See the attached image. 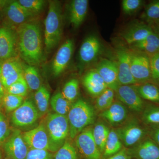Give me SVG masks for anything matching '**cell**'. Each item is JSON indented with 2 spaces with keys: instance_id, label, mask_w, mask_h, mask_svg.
<instances>
[{
  "instance_id": "obj_41",
  "label": "cell",
  "mask_w": 159,
  "mask_h": 159,
  "mask_svg": "<svg viewBox=\"0 0 159 159\" xmlns=\"http://www.w3.org/2000/svg\"><path fill=\"white\" fill-rule=\"evenodd\" d=\"M52 155L48 151L43 149H30L26 159H52Z\"/></svg>"
},
{
  "instance_id": "obj_17",
  "label": "cell",
  "mask_w": 159,
  "mask_h": 159,
  "mask_svg": "<svg viewBox=\"0 0 159 159\" xmlns=\"http://www.w3.org/2000/svg\"><path fill=\"white\" fill-rule=\"evenodd\" d=\"M118 99L134 111H143L144 103L134 86L120 85L116 92Z\"/></svg>"
},
{
  "instance_id": "obj_24",
  "label": "cell",
  "mask_w": 159,
  "mask_h": 159,
  "mask_svg": "<svg viewBox=\"0 0 159 159\" xmlns=\"http://www.w3.org/2000/svg\"><path fill=\"white\" fill-rule=\"evenodd\" d=\"M130 48L133 51L150 57L159 52V36L153 31L144 39L131 45Z\"/></svg>"
},
{
  "instance_id": "obj_16",
  "label": "cell",
  "mask_w": 159,
  "mask_h": 159,
  "mask_svg": "<svg viewBox=\"0 0 159 159\" xmlns=\"http://www.w3.org/2000/svg\"><path fill=\"white\" fill-rule=\"evenodd\" d=\"M95 69L103 80L107 88L116 92L120 86L117 62L104 58L100 60Z\"/></svg>"
},
{
  "instance_id": "obj_21",
  "label": "cell",
  "mask_w": 159,
  "mask_h": 159,
  "mask_svg": "<svg viewBox=\"0 0 159 159\" xmlns=\"http://www.w3.org/2000/svg\"><path fill=\"white\" fill-rule=\"evenodd\" d=\"M83 84L91 96L98 97L107 88L96 69L89 71L83 78Z\"/></svg>"
},
{
  "instance_id": "obj_38",
  "label": "cell",
  "mask_w": 159,
  "mask_h": 159,
  "mask_svg": "<svg viewBox=\"0 0 159 159\" xmlns=\"http://www.w3.org/2000/svg\"><path fill=\"white\" fill-rule=\"evenodd\" d=\"M18 2L32 14L35 15L43 9L45 2L42 0H19Z\"/></svg>"
},
{
  "instance_id": "obj_9",
  "label": "cell",
  "mask_w": 159,
  "mask_h": 159,
  "mask_svg": "<svg viewBox=\"0 0 159 159\" xmlns=\"http://www.w3.org/2000/svg\"><path fill=\"white\" fill-rule=\"evenodd\" d=\"M130 71L137 83L145 84L151 81L150 58L144 53L132 51Z\"/></svg>"
},
{
  "instance_id": "obj_40",
  "label": "cell",
  "mask_w": 159,
  "mask_h": 159,
  "mask_svg": "<svg viewBox=\"0 0 159 159\" xmlns=\"http://www.w3.org/2000/svg\"><path fill=\"white\" fill-rule=\"evenodd\" d=\"M143 2L142 0H123L122 1V11L125 14H133L142 6Z\"/></svg>"
},
{
  "instance_id": "obj_1",
  "label": "cell",
  "mask_w": 159,
  "mask_h": 159,
  "mask_svg": "<svg viewBox=\"0 0 159 159\" xmlns=\"http://www.w3.org/2000/svg\"><path fill=\"white\" fill-rule=\"evenodd\" d=\"M19 56L29 65L40 64L43 60L41 33L39 25L29 21L16 29Z\"/></svg>"
},
{
  "instance_id": "obj_3",
  "label": "cell",
  "mask_w": 159,
  "mask_h": 159,
  "mask_svg": "<svg viewBox=\"0 0 159 159\" xmlns=\"http://www.w3.org/2000/svg\"><path fill=\"white\" fill-rule=\"evenodd\" d=\"M67 118L70 126L69 135L74 139L88 126L94 123L96 113L89 103L80 99L72 104Z\"/></svg>"
},
{
  "instance_id": "obj_37",
  "label": "cell",
  "mask_w": 159,
  "mask_h": 159,
  "mask_svg": "<svg viewBox=\"0 0 159 159\" xmlns=\"http://www.w3.org/2000/svg\"><path fill=\"white\" fill-rule=\"evenodd\" d=\"M142 17L149 24L159 20V0L152 1L147 5Z\"/></svg>"
},
{
  "instance_id": "obj_20",
  "label": "cell",
  "mask_w": 159,
  "mask_h": 159,
  "mask_svg": "<svg viewBox=\"0 0 159 159\" xmlns=\"http://www.w3.org/2000/svg\"><path fill=\"white\" fill-rule=\"evenodd\" d=\"M153 31L149 25L138 22L127 27L121 35L125 43L130 46L144 39Z\"/></svg>"
},
{
  "instance_id": "obj_19",
  "label": "cell",
  "mask_w": 159,
  "mask_h": 159,
  "mask_svg": "<svg viewBox=\"0 0 159 159\" xmlns=\"http://www.w3.org/2000/svg\"><path fill=\"white\" fill-rule=\"evenodd\" d=\"M129 148L132 157L135 159H159V146L150 138L143 139Z\"/></svg>"
},
{
  "instance_id": "obj_29",
  "label": "cell",
  "mask_w": 159,
  "mask_h": 159,
  "mask_svg": "<svg viewBox=\"0 0 159 159\" xmlns=\"http://www.w3.org/2000/svg\"><path fill=\"white\" fill-rule=\"evenodd\" d=\"M51 107L55 113L66 116L68 115L72 107V102L64 97L61 93H57L52 97L51 100Z\"/></svg>"
},
{
  "instance_id": "obj_27",
  "label": "cell",
  "mask_w": 159,
  "mask_h": 159,
  "mask_svg": "<svg viewBox=\"0 0 159 159\" xmlns=\"http://www.w3.org/2000/svg\"><path fill=\"white\" fill-rule=\"evenodd\" d=\"M23 76L31 90L37 91L40 87V77L37 69L34 66L24 64Z\"/></svg>"
},
{
  "instance_id": "obj_10",
  "label": "cell",
  "mask_w": 159,
  "mask_h": 159,
  "mask_svg": "<svg viewBox=\"0 0 159 159\" xmlns=\"http://www.w3.org/2000/svg\"><path fill=\"white\" fill-rule=\"evenodd\" d=\"M24 64L19 56L3 61L0 80L6 90L23 76Z\"/></svg>"
},
{
  "instance_id": "obj_31",
  "label": "cell",
  "mask_w": 159,
  "mask_h": 159,
  "mask_svg": "<svg viewBox=\"0 0 159 159\" xmlns=\"http://www.w3.org/2000/svg\"><path fill=\"white\" fill-rule=\"evenodd\" d=\"M115 92L113 90L107 88L97 97L96 106L98 110L103 111L108 108L113 103Z\"/></svg>"
},
{
  "instance_id": "obj_13",
  "label": "cell",
  "mask_w": 159,
  "mask_h": 159,
  "mask_svg": "<svg viewBox=\"0 0 159 159\" xmlns=\"http://www.w3.org/2000/svg\"><path fill=\"white\" fill-rule=\"evenodd\" d=\"M37 109L31 101L25 100L19 107L12 113V123L17 127H24L34 124L38 119Z\"/></svg>"
},
{
  "instance_id": "obj_7",
  "label": "cell",
  "mask_w": 159,
  "mask_h": 159,
  "mask_svg": "<svg viewBox=\"0 0 159 159\" xmlns=\"http://www.w3.org/2000/svg\"><path fill=\"white\" fill-rule=\"evenodd\" d=\"M132 51L123 46L116 50L118 68V78L120 85H132L137 84L130 71Z\"/></svg>"
},
{
  "instance_id": "obj_48",
  "label": "cell",
  "mask_w": 159,
  "mask_h": 159,
  "mask_svg": "<svg viewBox=\"0 0 159 159\" xmlns=\"http://www.w3.org/2000/svg\"><path fill=\"white\" fill-rule=\"evenodd\" d=\"M0 159H2V153H1V151H0Z\"/></svg>"
},
{
  "instance_id": "obj_36",
  "label": "cell",
  "mask_w": 159,
  "mask_h": 159,
  "mask_svg": "<svg viewBox=\"0 0 159 159\" xmlns=\"http://www.w3.org/2000/svg\"><path fill=\"white\" fill-rule=\"evenodd\" d=\"M29 89L24 76H22L8 88L6 91L8 93L24 97L27 96Z\"/></svg>"
},
{
  "instance_id": "obj_11",
  "label": "cell",
  "mask_w": 159,
  "mask_h": 159,
  "mask_svg": "<svg viewBox=\"0 0 159 159\" xmlns=\"http://www.w3.org/2000/svg\"><path fill=\"white\" fill-rule=\"evenodd\" d=\"M19 56L16 30L3 27L0 28V61Z\"/></svg>"
},
{
  "instance_id": "obj_42",
  "label": "cell",
  "mask_w": 159,
  "mask_h": 159,
  "mask_svg": "<svg viewBox=\"0 0 159 159\" xmlns=\"http://www.w3.org/2000/svg\"><path fill=\"white\" fill-rule=\"evenodd\" d=\"M9 134L10 130L7 119L0 113V146L8 139Z\"/></svg>"
},
{
  "instance_id": "obj_25",
  "label": "cell",
  "mask_w": 159,
  "mask_h": 159,
  "mask_svg": "<svg viewBox=\"0 0 159 159\" xmlns=\"http://www.w3.org/2000/svg\"><path fill=\"white\" fill-rule=\"evenodd\" d=\"M123 144L120 141L116 132L114 129L110 130L107 140L106 142L102 156L105 158L113 155L119 152L123 147Z\"/></svg>"
},
{
  "instance_id": "obj_49",
  "label": "cell",
  "mask_w": 159,
  "mask_h": 159,
  "mask_svg": "<svg viewBox=\"0 0 159 159\" xmlns=\"http://www.w3.org/2000/svg\"><path fill=\"white\" fill-rule=\"evenodd\" d=\"M4 159H11V158H10L8 157H6V158H5Z\"/></svg>"
},
{
  "instance_id": "obj_18",
  "label": "cell",
  "mask_w": 159,
  "mask_h": 159,
  "mask_svg": "<svg viewBox=\"0 0 159 159\" xmlns=\"http://www.w3.org/2000/svg\"><path fill=\"white\" fill-rule=\"evenodd\" d=\"M101 49L99 39L95 35L89 36L84 40L79 52V59L81 64L87 65L97 59Z\"/></svg>"
},
{
  "instance_id": "obj_8",
  "label": "cell",
  "mask_w": 159,
  "mask_h": 159,
  "mask_svg": "<svg viewBox=\"0 0 159 159\" xmlns=\"http://www.w3.org/2000/svg\"><path fill=\"white\" fill-rule=\"evenodd\" d=\"M115 130L125 148L137 145L144 139L146 134L145 129L135 120L128 121Z\"/></svg>"
},
{
  "instance_id": "obj_45",
  "label": "cell",
  "mask_w": 159,
  "mask_h": 159,
  "mask_svg": "<svg viewBox=\"0 0 159 159\" xmlns=\"http://www.w3.org/2000/svg\"><path fill=\"white\" fill-rule=\"evenodd\" d=\"M148 25L150 26L154 32L159 36V20L149 23Z\"/></svg>"
},
{
  "instance_id": "obj_28",
  "label": "cell",
  "mask_w": 159,
  "mask_h": 159,
  "mask_svg": "<svg viewBox=\"0 0 159 159\" xmlns=\"http://www.w3.org/2000/svg\"><path fill=\"white\" fill-rule=\"evenodd\" d=\"M110 129L102 122H98L93 129V136L101 153H103Z\"/></svg>"
},
{
  "instance_id": "obj_44",
  "label": "cell",
  "mask_w": 159,
  "mask_h": 159,
  "mask_svg": "<svg viewBox=\"0 0 159 159\" xmlns=\"http://www.w3.org/2000/svg\"><path fill=\"white\" fill-rule=\"evenodd\" d=\"M150 138L159 146V125L152 126L149 131Z\"/></svg>"
},
{
  "instance_id": "obj_35",
  "label": "cell",
  "mask_w": 159,
  "mask_h": 159,
  "mask_svg": "<svg viewBox=\"0 0 159 159\" xmlns=\"http://www.w3.org/2000/svg\"><path fill=\"white\" fill-rule=\"evenodd\" d=\"M54 159H78L77 150L71 143L66 141L55 153Z\"/></svg>"
},
{
  "instance_id": "obj_5",
  "label": "cell",
  "mask_w": 159,
  "mask_h": 159,
  "mask_svg": "<svg viewBox=\"0 0 159 159\" xmlns=\"http://www.w3.org/2000/svg\"><path fill=\"white\" fill-rule=\"evenodd\" d=\"M0 13L4 27L16 30L35 16L20 5L17 1H0Z\"/></svg>"
},
{
  "instance_id": "obj_26",
  "label": "cell",
  "mask_w": 159,
  "mask_h": 159,
  "mask_svg": "<svg viewBox=\"0 0 159 159\" xmlns=\"http://www.w3.org/2000/svg\"><path fill=\"white\" fill-rule=\"evenodd\" d=\"M134 87L142 99L159 103V88L157 86L148 82L134 86Z\"/></svg>"
},
{
  "instance_id": "obj_32",
  "label": "cell",
  "mask_w": 159,
  "mask_h": 159,
  "mask_svg": "<svg viewBox=\"0 0 159 159\" xmlns=\"http://www.w3.org/2000/svg\"><path fill=\"white\" fill-rule=\"evenodd\" d=\"M79 89V81L77 79L73 78L66 83L61 93L66 99L72 102L77 98Z\"/></svg>"
},
{
  "instance_id": "obj_14",
  "label": "cell",
  "mask_w": 159,
  "mask_h": 159,
  "mask_svg": "<svg viewBox=\"0 0 159 159\" xmlns=\"http://www.w3.org/2000/svg\"><path fill=\"white\" fill-rule=\"evenodd\" d=\"M22 134L23 139L30 149L50 150L48 134L43 124H40Z\"/></svg>"
},
{
  "instance_id": "obj_23",
  "label": "cell",
  "mask_w": 159,
  "mask_h": 159,
  "mask_svg": "<svg viewBox=\"0 0 159 159\" xmlns=\"http://www.w3.org/2000/svg\"><path fill=\"white\" fill-rule=\"evenodd\" d=\"M89 1L74 0L69 8V20L74 28H78L83 22L87 14Z\"/></svg>"
},
{
  "instance_id": "obj_46",
  "label": "cell",
  "mask_w": 159,
  "mask_h": 159,
  "mask_svg": "<svg viewBox=\"0 0 159 159\" xmlns=\"http://www.w3.org/2000/svg\"><path fill=\"white\" fill-rule=\"evenodd\" d=\"M6 93V90L4 88L1 80H0V109L1 108V106H2V103L3 97H4V95H5Z\"/></svg>"
},
{
  "instance_id": "obj_34",
  "label": "cell",
  "mask_w": 159,
  "mask_h": 159,
  "mask_svg": "<svg viewBox=\"0 0 159 159\" xmlns=\"http://www.w3.org/2000/svg\"><path fill=\"white\" fill-rule=\"evenodd\" d=\"M142 119L147 125H159V107L151 106L143 110Z\"/></svg>"
},
{
  "instance_id": "obj_12",
  "label": "cell",
  "mask_w": 159,
  "mask_h": 159,
  "mask_svg": "<svg viewBox=\"0 0 159 159\" xmlns=\"http://www.w3.org/2000/svg\"><path fill=\"white\" fill-rule=\"evenodd\" d=\"M3 148L7 157L11 159H26L29 147L20 130H14L4 142Z\"/></svg>"
},
{
  "instance_id": "obj_6",
  "label": "cell",
  "mask_w": 159,
  "mask_h": 159,
  "mask_svg": "<svg viewBox=\"0 0 159 159\" xmlns=\"http://www.w3.org/2000/svg\"><path fill=\"white\" fill-rule=\"evenodd\" d=\"M75 139L76 147L84 159H102V154L93 136V129L87 127L78 134Z\"/></svg>"
},
{
  "instance_id": "obj_47",
  "label": "cell",
  "mask_w": 159,
  "mask_h": 159,
  "mask_svg": "<svg viewBox=\"0 0 159 159\" xmlns=\"http://www.w3.org/2000/svg\"><path fill=\"white\" fill-rule=\"evenodd\" d=\"M2 61H0V76L2 73Z\"/></svg>"
},
{
  "instance_id": "obj_33",
  "label": "cell",
  "mask_w": 159,
  "mask_h": 159,
  "mask_svg": "<svg viewBox=\"0 0 159 159\" xmlns=\"http://www.w3.org/2000/svg\"><path fill=\"white\" fill-rule=\"evenodd\" d=\"M24 97L6 93L2 99L3 107L7 112L14 111L23 104Z\"/></svg>"
},
{
  "instance_id": "obj_39",
  "label": "cell",
  "mask_w": 159,
  "mask_h": 159,
  "mask_svg": "<svg viewBox=\"0 0 159 159\" xmlns=\"http://www.w3.org/2000/svg\"><path fill=\"white\" fill-rule=\"evenodd\" d=\"M151 69V81L159 86V52L149 57Z\"/></svg>"
},
{
  "instance_id": "obj_30",
  "label": "cell",
  "mask_w": 159,
  "mask_h": 159,
  "mask_svg": "<svg viewBox=\"0 0 159 159\" xmlns=\"http://www.w3.org/2000/svg\"><path fill=\"white\" fill-rule=\"evenodd\" d=\"M50 98V94L48 89L44 85L41 86L34 95V100L40 115H44L48 111Z\"/></svg>"
},
{
  "instance_id": "obj_22",
  "label": "cell",
  "mask_w": 159,
  "mask_h": 159,
  "mask_svg": "<svg viewBox=\"0 0 159 159\" xmlns=\"http://www.w3.org/2000/svg\"><path fill=\"white\" fill-rule=\"evenodd\" d=\"M100 116L111 125L114 126L121 125L127 118V109L122 102H114L108 108L102 111Z\"/></svg>"
},
{
  "instance_id": "obj_43",
  "label": "cell",
  "mask_w": 159,
  "mask_h": 159,
  "mask_svg": "<svg viewBox=\"0 0 159 159\" xmlns=\"http://www.w3.org/2000/svg\"><path fill=\"white\" fill-rule=\"evenodd\" d=\"M129 148L124 147L119 151V152L109 157L107 159H132Z\"/></svg>"
},
{
  "instance_id": "obj_15",
  "label": "cell",
  "mask_w": 159,
  "mask_h": 159,
  "mask_svg": "<svg viewBox=\"0 0 159 159\" xmlns=\"http://www.w3.org/2000/svg\"><path fill=\"white\" fill-rule=\"evenodd\" d=\"M74 48V40H66L58 49L51 66L53 75L59 76L65 70L73 55Z\"/></svg>"
},
{
  "instance_id": "obj_2",
  "label": "cell",
  "mask_w": 159,
  "mask_h": 159,
  "mask_svg": "<svg viewBox=\"0 0 159 159\" xmlns=\"http://www.w3.org/2000/svg\"><path fill=\"white\" fill-rule=\"evenodd\" d=\"M62 15L59 2H50L45 20L44 43L46 52L51 53L61 39L63 32Z\"/></svg>"
},
{
  "instance_id": "obj_4",
  "label": "cell",
  "mask_w": 159,
  "mask_h": 159,
  "mask_svg": "<svg viewBox=\"0 0 159 159\" xmlns=\"http://www.w3.org/2000/svg\"><path fill=\"white\" fill-rule=\"evenodd\" d=\"M46 129L50 141V151H57L69 135L70 126L67 116L51 114L47 118Z\"/></svg>"
}]
</instances>
